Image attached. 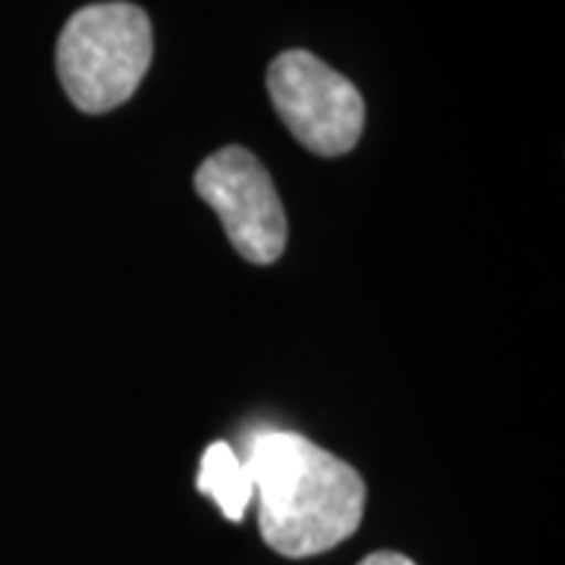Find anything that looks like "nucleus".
<instances>
[{"label": "nucleus", "instance_id": "5", "mask_svg": "<svg viewBox=\"0 0 565 565\" xmlns=\"http://www.w3.org/2000/svg\"><path fill=\"white\" fill-rule=\"evenodd\" d=\"M199 490L207 493L230 522H243L245 509L255 497L252 471L245 459L230 444H211L204 449L199 468Z\"/></svg>", "mask_w": 565, "mask_h": 565}, {"label": "nucleus", "instance_id": "6", "mask_svg": "<svg viewBox=\"0 0 565 565\" xmlns=\"http://www.w3.org/2000/svg\"><path fill=\"white\" fill-rule=\"evenodd\" d=\"M359 565H415L408 556L403 553H390V550H381V553H371V556H364Z\"/></svg>", "mask_w": 565, "mask_h": 565}, {"label": "nucleus", "instance_id": "1", "mask_svg": "<svg viewBox=\"0 0 565 565\" xmlns=\"http://www.w3.org/2000/svg\"><path fill=\"white\" fill-rule=\"evenodd\" d=\"M245 465L258 497L264 544L280 556L327 553L362 525V475L302 434L274 427L252 434Z\"/></svg>", "mask_w": 565, "mask_h": 565}, {"label": "nucleus", "instance_id": "2", "mask_svg": "<svg viewBox=\"0 0 565 565\" xmlns=\"http://www.w3.org/2000/svg\"><path fill=\"white\" fill-rule=\"evenodd\" d=\"M154 57L151 20L136 3H92L73 13L57 41V76L85 114L126 104Z\"/></svg>", "mask_w": 565, "mask_h": 565}, {"label": "nucleus", "instance_id": "4", "mask_svg": "<svg viewBox=\"0 0 565 565\" xmlns=\"http://www.w3.org/2000/svg\"><path fill=\"white\" fill-rule=\"evenodd\" d=\"M195 189L221 217L245 262L274 264L286 248V214L264 163L239 145L214 151L195 173Z\"/></svg>", "mask_w": 565, "mask_h": 565}, {"label": "nucleus", "instance_id": "3", "mask_svg": "<svg viewBox=\"0 0 565 565\" xmlns=\"http://www.w3.org/2000/svg\"><path fill=\"white\" fill-rule=\"evenodd\" d=\"M267 92L286 129L311 154L340 158L362 139V92L321 57L282 51L267 70Z\"/></svg>", "mask_w": 565, "mask_h": 565}]
</instances>
